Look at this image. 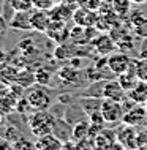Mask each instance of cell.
Returning a JSON list of instances; mask_svg holds the SVG:
<instances>
[{"label":"cell","instance_id":"1","mask_svg":"<svg viewBox=\"0 0 147 150\" xmlns=\"http://www.w3.org/2000/svg\"><path fill=\"white\" fill-rule=\"evenodd\" d=\"M28 127H30V131L38 137V136L48 134V133H52V129H54V119L46 111H36L30 117V120H28Z\"/></svg>","mask_w":147,"mask_h":150},{"label":"cell","instance_id":"2","mask_svg":"<svg viewBox=\"0 0 147 150\" xmlns=\"http://www.w3.org/2000/svg\"><path fill=\"white\" fill-rule=\"evenodd\" d=\"M100 112L103 115L104 122L108 123H117V122H122L125 115V109L122 101H116V100H109L104 98L100 104Z\"/></svg>","mask_w":147,"mask_h":150},{"label":"cell","instance_id":"3","mask_svg":"<svg viewBox=\"0 0 147 150\" xmlns=\"http://www.w3.org/2000/svg\"><path fill=\"white\" fill-rule=\"evenodd\" d=\"M26 98L28 101V106L35 111H48V108L51 106V96L46 92V88H43V86L40 84L27 92Z\"/></svg>","mask_w":147,"mask_h":150},{"label":"cell","instance_id":"4","mask_svg":"<svg viewBox=\"0 0 147 150\" xmlns=\"http://www.w3.org/2000/svg\"><path fill=\"white\" fill-rule=\"evenodd\" d=\"M133 60L130 59V55H126L125 52H111L106 59V65H108L109 71L112 74H122L131 67Z\"/></svg>","mask_w":147,"mask_h":150},{"label":"cell","instance_id":"5","mask_svg":"<svg viewBox=\"0 0 147 150\" xmlns=\"http://www.w3.org/2000/svg\"><path fill=\"white\" fill-rule=\"evenodd\" d=\"M93 147L98 149H124L122 144L117 141V133L112 129H100L93 137Z\"/></svg>","mask_w":147,"mask_h":150},{"label":"cell","instance_id":"6","mask_svg":"<svg viewBox=\"0 0 147 150\" xmlns=\"http://www.w3.org/2000/svg\"><path fill=\"white\" fill-rule=\"evenodd\" d=\"M117 141L124 149H138V131L133 125H124L117 131Z\"/></svg>","mask_w":147,"mask_h":150},{"label":"cell","instance_id":"7","mask_svg":"<svg viewBox=\"0 0 147 150\" xmlns=\"http://www.w3.org/2000/svg\"><path fill=\"white\" fill-rule=\"evenodd\" d=\"M30 22H32L33 30L48 32L49 25H51V22H52V18H51V14H49V11L33 8V10L30 11Z\"/></svg>","mask_w":147,"mask_h":150},{"label":"cell","instance_id":"8","mask_svg":"<svg viewBox=\"0 0 147 150\" xmlns=\"http://www.w3.org/2000/svg\"><path fill=\"white\" fill-rule=\"evenodd\" d=\"M101 96H103V98H109V100L122 101L128 96V93H126V90L120 86L119 81H109V82L104 84L103 90H101Z\"/></svg>","mask_w":147,"mask_h":150},{"label":"cell","instance_id":"9","mask_svg":"<svg viewBox=\"0 0 147 150\" xmlns=\"http://www.w3.org/2000/svg\"><path fill=\"white\" fill-rule=\"evenodd\" d=\"M35 149H38V150H59V149H63V142L54 133H48V134L36 137Z\"/></svg>","mask_w":147,"mask_h":150},{"label":"cell","instance_id":"10","mask_svg":"<svg viewBox=\"0 0 147 150\" xmlns=\"http://www.w3.org/2000/svg\"><path fill=\"white\" fill-rule=\"evenodd\" d=\"M8 25L14 30H33L30 22V11H13Z\"/></svg>","mask_w":147,"mask_h":150},{"label":"cell","instance_id":"11","mask_svg":"<svg viewBox=\"0 0 147 150\" xmlns=\"http://www.w3.org/2000/svg\"><path fill=\"white\" fill-rule=\"evenodd\" d=\"M146 119H147V109L144 108V104H136V106L131 108L128 112H125L122 122L126 123V125H133V127H136V125L142 123Z\"/></svg>","mask_w":147,"mask_h":150},{"label":"cell","instance_id":"12","mask_svg":"<svg viewBox=\"0 0 147 150\" xmlns=\"http://www.w3.org/2000/svg\"><path fill=\"white\" fill-rule=\"evenodd\" d=\"M117 81L120 82V86L126 90V93H128L131 88L136 86L138 82H139V78H138V73H136V68H134V60L131 63V67L128 68L125 73H122V74H119V78H117Z\"/></svg>","mask_w":147,"mask_h":150},{"label":"cell","instance_id":"13","mask_svg":"<svg viewBox=\"0 0 147 150\" xmlns=\"http://www.w3.org/2000/svg\"><path fill=\"white\" fill-rule=\"evenodd\" d=\"M128 98L133 100L134 104H146L147 103V82L139 81V82L128 92Z\"/></svg>","mask_w":147,"mask_h":150},{"label":"cell","instance_id":"14","mask_svg":"<svg viewBox=\"0 0 147 150\" xmlns=\"http://www.w3.org/2000/svg\"><path fill=\"white\" fill-rule=\"evenodd\" d=\"M93 44H95V49L100 52V54H111L112 49H114V41L108 35H100L95 41H93Z\"/></svg>","mask_w":147,"mask_h":150},{"label":"cell","instance_id":"15","mask_svg":"<svg viewBox=\"0 0 147 150\" xmlns=\"http://www.w3.org/2000/svg\"><path fill=\"white\" fill-rule=\"evenodd\" d=\"M90 134V123H85V122H79L75 125L73 129V139H87Z\"/></svg>","mask_w":147,"mask_h":150},{"label":"cell","instance_id":"16","mask_svg":"<svg viewBox=\"0 0 147 150\" xmlns=\"http://www.w3.org/2000/svg\"><path fill=\"white\" fill-rule=\"evenodd\" d=\"M130 5L131 0H112L111 6H112V13L119 14V16H125L130 11Z\"/></svg>","mask_w":147,"mask_h":150},{"label":"cell","instance_id":"17","mask_svg":"<svg viewBox=\"0 0 147 150\" xmlns=\"http://www.w3.org/2000/svg\"><path fill=\"white\" fill-rule=\"evenodd\" d=\"M134 68H136V73H138L139 81L147 82V55H144V57H141L138 60H134Z\"/></svg>","mask_w":147,"mask_h":150},{"label":"cell","instance_id":"18","mask_svg":"<svg viewBox=\"0 0 147 150\" xmlns=\"http://www.w3.org/2000/svg\"><path fill=\"white\" fill-rule=\"evenodd\" d=\"M10 8L13 11H32L33 3L32 0H10Z\"/></svg>","mask_w":147,"mask_h":150},{"label":"cell","instance_id":"19","mask_svg":"<svg viewBox=\"0 0 147 150\" xmlns=\"http://www.w3.org/2000/svg\"><path fill=\"white\" fill-rule=\"evenodd\" d=\"M75 21L77 22V25H93V21H90V16H89V11L85 10H79L75 13Z\"/></svg>","mask_w":147,"mask_h":150},{"label":"cell","instance_id":"20","mask_svg":"<svg viewBox=\"0 0 147 150\" xmlns=\"http://www.w3.org/2000/svg\"><path fill=\"white\" fill-rule=\"evenodd\" d=\"M33 3V8H38V10H46V11H51L52 8L57 5L55 0H32Z\"/></svg>","mask_w":147,"mask_h":150},{"label":"cell","instance_id":"21","mask_svg":"<svg viewBox=\"0 0 147 150\" xmlns=\"http://www.w3.org/2000/svg\"><path fill=\"white\" fill-rule=\"evenodd\" d=\"M13 149L21 150V149H35V142L26 139V137H16V141L13 142Z\"/></svg>","mask_w":147,"mask_h":150},{"label":"cell","instance_id":"22","mask_svg":"<svg viewBox=\"0 0 147 150\" xmlns=\"http://www.w3.org/2000/svg\"><path fill=\"white\" fill-rule=\"evenodd\" d=\"M59 76L63 81H67V82H73V81L77 79V71L73 70V68H63V70H60Z\"/></svg>","mask_w":147,"mask_h":150},{"label":"cell","instance_id":"23","mask_svg":"<svg viewBox=\"0 0 147 150\" xmlns=\"http://www.w3.org/2000/svg\"><path fill=\"white\" fill-rule=\"evenodd\" d=\"M35 79L40 86H48V84L51 82V74H49L46 70H38L35 74Z\"/></svg>","mask_w":147,"mask_h":150},{"label":"cell","instance_id":"24","mask_svg":"<svg viewBox=\"0 0 147 150\" xmlns=\"http://www.w3.org/2000/svg\"><path fill=\"white\" fill-rule=\"evenodd\" d=\"M147 147V128L138 131V149H146Z\"/></svg>","mask_w":147,"mask_h":150},{"label":"cell","instance_id":"25","mask_svg":"<svg viewBox=\"0 0 147 150\" xmlns=\"http://www.w3.org/2000/svg\"><path fill=\"white\" fill-rule=\"evenodd\" d=\"M10 149H13V142L8 137L0 136V150H10Z\"/></svg>","mask_w":147,"mask_h":150},{"label":"cell","instance_id":"26","mask_svg":"<svg viewBox=\"0 0 147 150\" xmlns=\"http://www.w3.org/2000/svg\"><path fill=\"white\" fill-rule=\"evenodd\" d=\"M8 27H10V25H8V22H6V19H5V18H3V16H2V14H0V36H2L3 33H5V32H6V29H8Z\"/></svg>","mask_w":147,"mask_h":150},{"label":"cell","instance_id":"27","mask_svg":"<svg viewBox=\"0 0 147 150\" xmlns=\"http://www.w3.org/2000/svg\"><path fill=\"white\" fill-rule=\"evenodd\" d=\"M5 60V51H3V47H0V62H3Z\"/></svg>","mask_w":147,"mask_h":150},{"label":"cell","instance_id":"28","mask_svg":"<svg viewBox=\"0 0 147 150\" xmlns=\"http://www.w3.org/2000/svg\"><path fill=\"white\" fill-rule=\"evenodd\" d=\"M2 125H3V112L0 111V127H2Z\"/></svg>","mask_w":147,"mask_h":150},{"label":"cell","instance_id":"29","mask_svg":"<svg viewBox=\"0 0 147 150\" xmlns=\"http://www.w3.org/2000/svg\"><path fill=\"white\" fill-rule=\"evenodd\" d=\"M147 0H131V3H144Z\"/></svg>","mask_w":147,"mask_h":150},{"label":"cell","instance_id":"30","mask_svg":"<svg viewBox=\"0 0 147 150\" xmlns=\"http://www.w3.org/2000/svg\"><path fill=\"white\" fill-rule=\"evenodd\" d=\"M55 2H57V5H59V3H62V2H63V0H55Z\"/></svg>","mask_w":147,"mask_h":150},{"label":"cell","instance_id":"31","mask_svg":"<svg viewBox=\"0 0 147 150\" xmlns=\"http://www.w3.org/2000/svg\"><path fill=\"white\" fill-rule=\"evenodd\" d=\"M101 2H109V3H111V2H112V0H101Z\"/></svg>","mask_w":147,"mask_h":150},{"label":"cell","instance_id":"32","mask_svg":"<svg viewBox=\"0 0 147 150\" xmlns=\"http://www.w3.org/2000/svg\"><path fill=\"white\" fill-rule=\"evenodd\" d=\"M2 3H3V0H0V5H2Z\"/></svg>","mask_w":147,"mask_h":150}]
</instances>
